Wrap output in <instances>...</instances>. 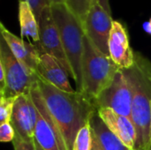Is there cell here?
Listing matches in <instances>:
<instances>
[{"mask_svg":"<svg viewBox=\"0 0 151 150\" xmlns=\"http://www.w3.org/2000/svg\"><path fill=\"white\" fill-rule=\"evenodd\" d=\"M150 146H151V124H150Z\"/></svg>","mask_w":151,"mask_h":150,"instance_id":"83f0119b","label":"cell"},{"mask_svg":"<svg viewBox=\"0 0 151 150\" xmlns=\"http://www.w3.org/2000/svg\"><path fill=\"white\" fill-rule=\"evenodd\" d=\"M30 93L36 109L35 140L44 150H68L59 127L46 106L37 82L32 87Z\"/></svg>","mask_w":151,"mask_h":150,"instance_id":"8992f818","label":"cell"},{"mask_svg":"<svg viewBox=\"0 0 151 150\" xmlns=\"http://www.w3.org/2000/svg\"><path fill=\"white\" fill-rule=\"evenodd\" d=\"M150 150H151V149H150Z\"/></svg>","mask_w":151,"mask_h":150,"instance_id":"f546056e","label":"cell"},{"mask_svg":"<svg viewBox=\"0 0 151 150\" xmlns=\"http://www.w3.org/2000/svg\"><path fill=\"white\" fill-rule=\"evenodd\" d=\"M37 75L62 91L67 93L75 92L69 82L68 73L61 64L49 54L41 53L37 67Z\"/></svg>","mask_w":151,"mask_h":150,"instance_id":"5bb4252c","label":"cell"},{"mask_svg":"<svg viewBox=\"0 0 151 150\" xmlns=\"http://www.w3.org/2000/svg\"><path fill=\"white\" fill-rule=\"evenodd\" d=\"M92 2H93V4H96V3H97V2H96V0H92Z\"/></svg>","mask_w":151,"mask_h":150,"instance_id":"f1b7e54d","label":"cell"},{"mask_svg":"<svg viewBox=\"0 0 151 150\" xmlns=\"http://www.w3.org/2000/svg\"><path fill=\"white\" fill-rule=\"evenodd\" d=\"M12 145L14 150H36L35 141L28 142L22 140L17 133H15V137L12 141Z\"/></svg>","mask_w":151,"mask_h":150,"instance_id":"7402d4cb","label":"cell"},{"mask_svg":"<svg viewBox=\"0 0 151 150\" xmlns=\"http://www.w3.org/2000/svg\"><path fill=\"white\" fill-rule=\"evenodd\" d=\"M19 22L21 36L30 38L35 42L39 43L40 36L38 20L28 4L24 0H19Z\"/></svg>","mask_w":151,"mask_h":150,"instance_id":"9a60e30c","label":"cell"},{"mask_svg":"<svg viewBox=\"0 0 151 150\" xmlns=\"http://www.w3.org/2000/svg\"><path fill=\"white\" fill-rule=\"evenodd\" d=\"M0 65L5 73V88L1 96L18 97L31 91L37 82V73L29 72L13 55L4 39L0 40Z\"/></svg>","mask_w":151,"mask_h":150,"instance_id":"5b68a950","label":"cell"},{"mask_svg":"<svg viewBox=\"0 0 151 150\" xmlns=\"http://www.w3.org/2000/svg\"><path fill=\"white\" fill-rule=\"evenodd\" d=\"M39 36L40 51L55 57L72 77V70L63 49L60 34L56 22L53 19L50 6L46 7L39 20Z\"/></svg>","mask_w":151,"mask_h":150,"instance_id":"ba28073f","label":"cell"},{"mask_svg":"<svg viewBox=\"0 0 151 150\" xmlns=\"http://www.w3.org/2000/svg\"><path fill=\"white\" fill-rule=\"evenodd\" d=\"M110 57L120 69H128L134 63V52L129 42L126 27L114 20L109 39Z\"/></svg>","mask_w":151,"mask_h":150,"instance_id":"7c38bea8","label":"cell"},{"mask_svg":"<svg viewBox=\"0 0 151 150\" xmlns=\"http://www.w3.org/2000/svg\"><path fill=\"white\" fill-rule=\"evenodd\" d=\"M113 21L111 15L96 3L91 6L82 23L85 34L99 50L108 56H110L109 39Z\"/></svg>","mask_w":151,"mask_h":150,"instance_id":"9c48e42d","label":"cell"},{"mask_svg":"<svg viewBox=\"0 0 151 150\" xmlns=\"http://www.w3.org/2000/svg\"><path fill=\"white\" fill-rule=\"evenodd\" d=\"M92 147V130L90 121L83 126L78 133L73 150H91Z\"/></svg>","mask_w":151,"mask_h":150,"instance_id":"ac0fdd59","label":"cell"},{"mask_svg":"<svg viewBox=\"0 0 151 150\" xmlns=\"http://www.w3.org/2000/svg\"><path fill=\"white\" fill-rule=\"evenodd\" d=\"M91 130H92V147H91V150H105L104 149L103 145L101 144L100 141L98 140L97 136L94 133L92 128H91Z\"/></svg>","mask_w":151,"mask_h":150,"instance_id":"603a6c76","label":"cell"},{"mask_svg":"<svg viewBox=\"0 0 151 150\" xmlns=\"http://www.w3.org/2000/svg\"><path fill=\"white\" fill-rule=\"evenodd\" d=\"M133 93L131 83L124 70L120 69L112 83L93 102L96 109L110 108L123 116L131 118Z\"/></svg>","mask_w":151,"mask_h":150,"instance_id":"52a82bcc","label":"cell"},{"mask_svg":"<svg viewBox=\"0 0 151 150\" xmlns=\"http://www.w3.org/2000/svg\"><path fill=\"white\" fill-rule=\"evenodd\" d=\"M18 97H4L0 98V121L1 124L8 123L13 112L14 104Z\"/></svg>","mask_w":151,"mask_h":150,"instance_id":"d6986e66","label":"cell"},{"mask_svg":"<svg viewBox=\"0 0 151 150\" xmlns=\"http://www.w3.org/2000/svg\"><path fill=\"white\" fill-rule=\"evenodd\" d=\"M15 133L22 140L34 142L36 124V109L31 93L18 96L10 121Z\"/></svg>","mask_w":151,"mask_h":150,"instance_id":"30bf717a","label":"cell"},{"mask_svg":"<svg viewBox=\"0 0 151 150\" xmlns=\"http://www.w3.org/2000/svg\"><path fill=\"white\" fill-rule=\"evenodd\" d=\"M90 126L105 150H132L126 147L104 125L97 111L90 119Z\"/></svg>","mask_w":151,"mask_h":150,"instance_id":"2e32d148","label":"cell"},{"mask_svg":"<svg viewBox=\"0 0 151 150\" xmlns=\"http://www.w3.org/2000/svg\"><path fill=\"white\" fill-rule=\"evenodd\" d=\"M24 1H26L28 4L36 19L38 20V23H39V20H40V18L42 16L43 10L46 7L51 5V3L50 0H24Z\"/></svg>","mask_w":151,"mask_h":150,"instance_id":"ffe728a7","label":"cell"},{"mask_svg":"<svg viewBox=\"0 0 151 150\" xmlns=\"http://www.w3.org/2000/svg\"><path fill=\"white\" fill-rule=\"evenodd\" d=\"M37 85L46 106L59 127L68 150H73L79 131L97 111L84 93L62 91L38 76Z\"/></svg>","mask_w":151,"mask_h":150,"instance_id":"6da1fadb","label":"cell"},{"mask_svg":"<svg viewBox=\"0 0 151 150\" xmlns=\"http://www.w3.org/2000/svg\"><path fill=\"white\" fill-rule=\"evenodd\" d=\"M15 137V131L10 122L0 125V141L12 142Z\"/></svg>","mask_w":151,"mask_h":150,"instance_id":"44dd1931","label":"cell"},{"mask_svg":"<svg viewBox=\"0 0 151 150\" xmlns=\"http://www.w3.org/2000/svg\"><path fill=\"white\" fill-rule=\"evenodd\" d=\"M1 36L8 44L16 58L32 73H37L41 51L34 44L24 41L8 30L3 23H0Z\"/></svg>","mask_w":151,"mask_h":150,"instance_id":"4fadbf2b","label":"cell"},{"mask_svg":"<svg viewBox=\"0 0 151 150\" xmlns=\"http://www.w3.org/2000/svg\"><path fill=\"white\" fill-rule=\"evenodd\" d=\"M120 68L85 34L82 57L83 93L92 103L113 81Z\"/></svg>","mask_w":151,"mask_h":150,"instance_id":"277c9868","label":"cell"},{"mask_svg":"<svg viewBox=\"0 0 151 150\" xmlns=\"http://www.w3.org/2000/svg\"><path fill=\"white\" fill-rule=\"evenodd\" d=\"M122 70L132 87L131 118L137 133L136 150H150L151 62L141 53L134 52V65Z\"/></svg>","mask_w":151,"mask_h":150,"instance_id":"7a4b0ae2","label":"cell"},{"mask_svg":"<svg viewBox=\"0 0 151 150\" xmlns=\"http://www.w3.org/2000/svg\"><path fill=\"white\" fill-rule=\"evenodd\" d=\"M97 4H99L108 13H110L111 15V6H110V2L109 0H96Z\"/></svg>","mask_w":151,"mask_h":150,"instance_id":"cb8c5ba5","label":"cell"},{"mask_svg":"<svg viewBox=\"0 0 151 150\" xmlns=\"http://www.w3.org/2000/svg\"><path fill=\"white\" fill-rule=\"evenodd\" d=\"M51 4H61V3H65V0H50Z\"/></svg>","mask_w":151,"mask_h":150,"instance_id":"4316f807","label":"cell"},{"mask_svg":"<svg viewBox=\"0 0 151 150\" xmlns=\"http://www.w3.org/2000/svg\"><path fill=\"white\" fill-rule=\"evenodd\" d=\"M145 29H146V31H147L149 34H151V19H150V21L146 24V26H145Z\"/></svg>","mask_w":151,"mask_h":150,"instance_id":"d4e9b609","label":"cell"},{"mask_svg":"<svg viewBox=\"0 0 151 150\" xmlns=\"http://www.w3.org/2000/svg\"><path fill=\"white\" fill-rule=\"evenodd\" d=\"M50 9L72 70V78L76 84L77 91L83 93L82 57L85 32L82 24L65 3L53 4Z\"/></svg>","mask_w":151,"mask_h":150,"instance_id":"3957f363","label":"cell"},{"mask_svg":"<svg viewBox=\"0 0 151 150\" xmlns=\"http://www.w3.org/2000/svg\"><path fill=\"white\" fill-rule=\"evenodd\" d=\"M65 4L79 19L81 24L84 22L91 6L93 5L92 0H65Z\"/></svg>","mask_w":151,"mask_h":150,"instance_id":"e0dca14e","label":"cell"},{"mask_svg":"<svg viewBox=\"0 0 151 150\" xmlns=\"http://www.w3.org/2000/svg\"><path fill=\"white\" fill-rule=\"evenodd\" d=\"M35 149H36V150H44L35 140Z\"/></svg>","mask_w":151,"mask_h":150,"instance_id":"484cf974","label":"cell"},{"mask_svg":"<svg viewBox=\"0 0 151 150\" xmlns=\"http://www.w3.org/2000/svg\"><path fill=\"white\" fill-rule=\"evenodd\" d=\"M97 114L107 128L126 147L136 150L137 133L131 118L119 114L110 108L98 109Z\"/></svg>","mask_w":151,"mask_h":150,"instance_id":"8fae6325","label":"cell"}]
</instances>
